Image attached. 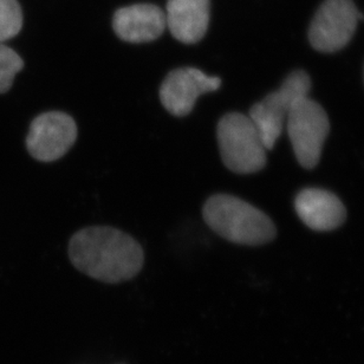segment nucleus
I'll list each match as a JSON object with an SVG mask.
<instances>
[{"instance_id":"9b49d317","label":"nucleus","mask_w":364,"mask_h":364,"mask_svg":"<svg viewBox=\"0 0 364 364\" xmlns=\"http://www.w3.org/2000/svg\"><path fill=\"white\" fill-rule=\"evenodd\" d=\"M166 26L185 44L203 38L210 23V0H168Z\"/></svg>"},{"instance_id":"1a4fd4ad","label":"nucleus","mask_w":364,"mask_h":364,"mask_svg":"<svg viewBox=\"0 0 364 364\" xmlns=\"http://www.w3.org/2000/svg\"><path fill=\"white\" fill-rule=\"evenodd\" d=\"M298 217L315 231H331L340 228L347 218L343 203L333 193L319 188H306L296 198Z\"/></svg>"},{"instance_id":"9d476101","label":"nucleus","mask_w":364,"mask_h":364,"mask_svg":"<svg viewBox=\"0 0 364 364\" xmlns=\"http://www.w3.org/2000/svg\"><path fill=\"white\" fill-rule=\"evenodd\" d=\"M112 24L119 38L126 42H151L165 30V12L151 4L130 5L116 11Z\"/></svg>"},{"instance_id":"39448f33","label":"nucleus","mask_w":364,"mask_h":364,"mask_svg":"<svg viewBox=\"0 0 364 364\" xmlns=\"http://www.w3.org/2000/svg\"><path fill=\"white\" fill-rule=\"evenodd\" d=\"M285 126L298 162L304 168H315L329 134L326 110L308 96L301 98L291 109Z\"/></svg>"},{"instance_id":"0eeeda50","label":"nucleus","mask_w":364,"mask_h":364,"mask_svg":"<svg viewBox=\"0 0 364 364\" xmlns=\"http://www.w3.org/2000/svg\"><path fill=\"white\" fill-rule=\"evenodd\" d=\"M360 19L353 0H326L317 11L309 30L311 46L321 53H335L350 42Z\"/></svg>"},{"instance_id":"7ed1b4c3","label":"nucleus","mask_w":364,"mask_h":364,"mask_svg":"<svg viewBox=\"0 0 364 364\" xmlns=\"http://www.w3.org/2000/svg\"><path fill=\"white\" fill-rule=\"evenodd\" d=\"M221 160L237 174L259 172L267 165V149L249 115L228 112L217 126Z\"/></svg>"},{"instance_id":"f03ea898","label":"nucleus","mask_w":364,"mask_h":364,"mask_svg":"<svg viewBox=\"0 0 364 364\" xmlns=\"http://www.w3.org/2000/svg\"><path fill=\"white\" fill-rule=\"evenodd\" d=\"M203 217L214 233L239 245H264L276 237V226L267 214L231 194L210 196Z\"/></svg>"},{"instance_id":"6e6552de","label":"nucleus","mask_w":364,"mask_h":364,"mask_svg":"<svg viewBox=\"0 0 364 364\" xmlns=\"http://www.w3.org/2000/svg\"><path fill=\"white\" fill-rule=\"evenodd\" d=\"M221 80L208 76L196 68H180L171 71L160 87V101L166 110L176 117H185L194 109L201 95L220 88Z\"/></svg>"},{"instance_id":"f8f14e48","label":"nucleus","mask_w":364,"mask_h":364,"mask_svg":"<svg viewBox=\"0 0 364 364\" xmlns=\"http://www.w3.org/2000/svg\"><path fill=\"white\" fill-rule=\"evenodd\" d=\"M23 26V14L17 0H0V43L17 36Z\"/></svg>"},{"instance_id":"ddd939ff","label":"nucleus","mask_w":364,"mask_h":364,"mask_svg":"<svg viewBox=\"0 0 364 364\" xmlns=\"http://www.w3.org/2000/svg\"><path fill=\"white\" fill-rule=\"evenodd\" d=\"M24 68L21 57L14 49L0 43V94H5L14 85V77Z\"/></svg>"},{"instance_id":"20e7f679","label":"nucleus","mask_w":364,"mask_h":364,"mask_svg":"<svg viewBox=\"0 0 364 364\" xmlns=\"http://www.w3.org/2000/svg\"><path fill=\"white\" fill-rule=\"evenodd\" d=\"M311 88L309 75L303 70L294 71L278 90L267 95L250 109L249 117L256 126L267 151H271L279 139L287 116L294 103L306 97Z\"/></svg>"},{"instance_id":"f257e3e1","label":"nucleus","mask_w":364,"mask_h":364,"mask_svg":"<svg viewBox=\"0 0 364 364\" xmlns=\"http://www.w3.org/2000/svg\"><path fill=\"white\" fill-rule=\"evenodd\" d=\"M69 257L75 269L107 284L133 279L144 264L142 246L109 226H92L75 233L69 242Z\"/></svg>"},{"instance_id":"423d86ee","label":"nucleus","mask_w":364,"mask_h":364,"mask_svg":"<svg viewBox=\"0 0 364 364\" xmlns=\"http://www.w3.org/2000/svg\"><path fill=\"white\" fill-rule=\"evenodd\" d=\"M77 134V124L67 112H43L30 124L26 136L28 154L37 161H57L70 151Z\"/></svg>"}]
</instances>
